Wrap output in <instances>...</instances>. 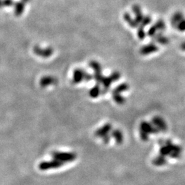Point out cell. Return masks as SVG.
Returning a JSON list of instances; mask_svg holds the SVG:
<instances>
[{
  "label": "cell",
  "instance_id": "obj_1",
  "mask_svg": "<svg viewBox=\"0 0 185 185\" xmlns=\"http://www.w3.org/2000/svg\"><path fill=\"white\" fill-rule=\"evenodd\" d=\"M159 130L154 126L146 121H143L140 126V136L143 141H147L149 139V134H157Z\"/></svg>",
  "mask_w": 185,
  "mask_h": 185
},
{
  "label": "cell",
  "instance_id": "obj_2",
  "mask_svg": "<svg viewBox=\"0 0 185 185\" xmlns=\"http://www.w3.org/2000/svg\"><path fill=\"white\" fill-rule=\"evenodd\" d=\"M52 156L55 160L60 161L62 163L64 162H71L75 160L76 158V155L74 153L56 152L53 153Z\"/></svg>",
  "mask_w": 185,
  "mask_h": 185
},
{
  "label": "cell",
  "instance_id": "obj_3",
  "mask_svg": "<svg viewBox=\"0 0 185 185\" xmlns=\"http://www.w3.org/2000/svg\"><path fill=\"white\" fill-rule=\"evenodd\" d=\"M34 52L39 56L43 58H48L52 55L54 50L52 47H47V48H41L39 46H35L34 47Z\"/></svg>",
  "mask_w": 185,
  "mask_h": 185
},
{
  "label": "cell",
  "instance_id": "obj_4",
  "mask_svg": "<svg viewBox=\"0 0 185 185\" xmlns=\"http://www.w3.org/2000/svg\"><path fill=\"white\" fill-rule=\"evenodd\" d=\"M63 163L60 161L57 160H54L52 161H48V162H43L39 165V168L41 170H47L49 169H54V168H58L62 166Z\"/></svg>",
  "mask_w": 185,
  "mask_h": 185
},
{
  "label": "cell",
  "instance_id": "obj_5",
  "mask_svg": "<svg viewBox=\"0 0 185 185\" xmlns=\"http://www.w3.org/2000/svg\"><path fill=\"white\" fill-rule=\"evenodd\" d=\"M152 121L154 125L156 126V128L159 131L165 132L167 130V125H166V122L163 118L160 117H156L153 119Z\"/></svg>",
  "mask_w": 185,
  "mask_h": 185
},
{
  "label": "cell",
  "instance_id": "obj_6",
  "mask_svg": "<svg viewBox=\"0 0 185 185\" xmlns=\"http://www.w3.org/2000/svg\"><path fill=\"white\" fill-rule=\"evenodd\" d=\"M158 50V47L154 43H150L147 45H145L141 47V50H140V53H141L142 55L146 56L147 54L157 52Z\"/></svg>",
  "mask_w": 185,
  "mask_h": 185
},
{
  "label": "cell",
  "instance_id": "obj_7",
  "mask_svg": "<svg viewBox=\"0 0 185 185\" xmlns=\"http://www.w3.org/2000/svg\"><path fill=\"white\" fill-rule=\"evenodd\" d=\"M86 72L83 70L78 69H76L74 71L73 73V82L74 83H80V82L84 80L85 78Z\"/></svg>",
  "mask_w": 185,
  "mask_h": 185
},
{
  "label": "cell",
  "instance_id": "obj_8",
  "mask_svg": "<svg viewBox=\"0 0 185 185\" xmlns=\"http://www.w3.org/2000/svg\"><path fill=\"white\" fill-rule=\"evenodd\" d=\"M133 10L134 15H135V17H136L135 19L134 20L136 21V22L138 23V24H140L143 19V17H144V16L143 15L141 7L138 6V5H134L133 7Z\"/></svg>",
  "mask_w": 185,
  "mask_h": 185
},
{
  "label": "cell",
  "instance_id": "obj_9",
  "mask_svg": "<svg viewBox=\"0 0 185 185\" xmlns=\"http://www.w3.org/2000/svg\"><path fill=\"white\" fill-rule=\"evenodd\" d=\"M25 2L23 1L22 2H17L14 4L15 5V15L17 17H19L20 15L23 14L25 10Z\"/></svg>",
  "mask_w": 185,
  "mask_h": 185
},
{
  "label": "cell",
  "instance_id": "obj_10",
  "mask_svg": "<svg viewBox=\"0 0 185 185\" xmlns=\"http://www.w3.org/2000/svg\"><path fill=\"white\" fill-rule=\"evenodd\" d=\"M111 128H112V126H111L110 124H106V125L103 126L102 128L97 130L96 131V135L103 138V137H104L105 136L107 135L108 133L110 130Z\"/></svg>",
  "mask_w": 185,
  "mask_h": 185
},
{
  "label": "cell",
  "instance_id": "obj_11",
  "mask_svg": "<svg viewBox=\"0 0 185 185\" xmlns=\"http://www.w3.org/2000/svg\"><path fill=\"white\" fill-rule=\"evenodd\" d=\"M153 37H154V38H153V40H154L156 43H160L161 45H167L169 43V41H170L167 37L163 35L161 32L160 33H157Z\"/></svg>",
  "mask_w": 185,
  "mask_h": 185
},
{
  "label": "cell",
  "instance_id": "obj_12",
  "mask_svg": "<svg viewBox=\"0 0 185 185\" xmlns=\"http://www.w3.org/2000/svg\"><path fill=\"white\" fill-rule=\"evenodd\" d=\"M184 17V15L182 14V12H176L175 14H174L172 17H171V25H172L174 28H176V26L177 25V24L183 19Z\"/></svg>",
  "mask_w": 185,
  "mask_h": 185
},
{
  "label": "cell",
  "instance_id": "obj_13",
  "mask_svg": "<svg viewBox=\"0 0 185 185\" xmlns=\"http://www.w3.org/2000/svg\"><path fill=\"white\" fill-rule=\"evenodd\" d=\"M56 82V79L55 78L52 77V76H45L41 78V86H49L50 84H54Z\"/></svg>",
  "mask_w": 185,
  "mask_h": 185
},
{
  "label": "cell",
  "instance_id": "obj_14",
  "mask_svg": "<svg viewBox=\"0 0 185 185\" xmlns=\"http://www.w3.org/2000/svg\"><path fill=\"white\" fill-rule=\"evenodd\" d=\"M123 17H124V19L126 20V22L128 23L132 28H138L139 24L136 22L135 20L133 19V18L131 17V16L130 15V14H128V13H125Z\"/></svg>",
  "mask_w": 185,
  "mask_h": 185
},
{
  "label": "cell",
  "instance_id": "obj_15",
  "mask_svg": "<svg viewBox=\"0 0 185 185\" xmlns=\"http://www.w3.org/2000/svg\"><path fill=\"white\" fill-rule=\"evenodd\" d=\"M166 163V160L164 156L159 155L156 158H155L153 160V164L156 166H163Z\"/></svg>",
  "mask_w": 185,
  "mask_h": 185
},
{
  "label": "cell",
  "instance_id": "obj_16",
  "mask_svg": "<svg viewBox=\"0 0 185 185\" xmlns=\"http://www.w3.org/2000/svg\"><path fill=\"white\" fill-rule=\"evenodd\" d=\"M113 136L115 139L116 141L118 144H121V143L123 142V134L120 130H115L113 133Z\"/></svg>",
  "mask_w": 185,
  "mask_h": 185
},
{
  "label": "cell",
  "instance_id": "obj_17",
  "mask_svg": "<svg viewBox=\"0 0 185 185\" xmlns=\"http://www.w3.org/2000/svg\"><path fill=\"white\" fill-rule=\"evenodd\" d=\"M160 155L164 156H170L171 153V150L168 146H166V145H164L160 148Z\"/></svg>",
  "mask_w": 185,
  "mask_h": 185
},
{
  "label": "cell",
  "instance_id": "obj_18",
  "mask_svg": "<svg viewBox=\"0 0 185 185\" xmlns=\"http://www.w3.org/2000/svg\"><path fill=\"white\" fill-rule=\"evenodd\" d=\"M154 25L156 27L157 30H159L160 32H162L163 30H165V28H166V25L165 22H164V21L160 19V20H158V22L155 23Z\"/></svg>",
  "mask_w": 185,
  "mask_h": 185
},
{
  "label": "cell",
  "instance_id": "obj_19",
  "mask_svg": "<svg viewBox=\"0 0 185 185\" xmlns=\"http://www.w3.org/2000/svg\"><path fill=\"white\" fill-rule=\"evenodd\" d=\"M100 93V89L99 86H96L90 91V96L92 97H97Z\"/></svg>",
  "mask_w": 185,
  "mask_h": 185
},
{
  "label": "cell",
  "instance_id": "obj_20",
  "mask_svg": "<svg viewBox=\"0 0 185 185\" xmlns=\"http://www.w3.org/2000/svg\"><path fill=\"white\" fill-rule=\"evenodd\" d=\"M90 67L95 71V72L97 71H102V67L98 62L96 61H91L90 62Z\"/></svg>",
  "mask_w": 185,
  "mask_h": 185
},
{
  "label": "cell",
  "instance_id": "obj_21",
  "mask_svg": "<svg viewBox=\"0 0 185 185\" xmlns=\"http://www.w3.org/2000/svg\"><path fill=\"white\" fill-rule=\"evenodd\" d=\"M127 89H128V85L127 84H122L121 85L119 86L117 89H116L113 92L114 93H120V92L126 91Z\"/></svg>",
  "mask_w": 185,
  "mask_h": 185
},
{
  "label": "cell",
  "instance_id": "obj_22",
  "mask_svg": "<svg viewBox=\"0 0 185 185\" xmlns=\"http://www.w3.org/2000/svg\"><path fill=\"white\" fill-rule=\"evenodd\" d=\"M152 22V18L151 17H150V16H145V17H143V19L141 22V25L142 27H145V26L147 25L148 24H150V23Z\"/></svg>",
  "mask_w": 185,
  "mask_h": 185
},
{
  "label": "cell",
  "instance_id": "obj_23",
  "mask_svg": "<svg viewBox=\"0 0 185 185\" xmlns=\"http://www.w3.org/2000/svg\"><path fill=\"white\" fill-rule=\"evenodd\" d=\"M113 98H114L116 102H117L118 104H123V103L125 102V99L120 96V93H114V92H113Z\"/></svg>",
  "mask_w": 185,
  "mask_h": 185
},
{
  "label": "cell",
  "instance_id": "obj_24",
  "mask_svg": "<svg viewBox=\"0 0 185 185\" xmlns=\"http://www.w3.org/2000/svg\"><path fill=\"white\" fill-rule=\"evenodd\" d=\"M176 28L178 29L179 31L180 32H184L185 31V18H184L183 19L180 21L177 25L176 26Z\"/></svg>",
  "mask_w": 185,
  "mask_h": 185
},
{
  "label": "cell",
  "instance_id": "obj_25",
  "mask_svg": "<svg viewBox=\"0 0 185 185\" xmlns=\"http://www.w3.org/2000/svg\"><path fill=\"white\" fill-rule=\"evenodd\" d=\"M138 36L139 38L141 39V40H143V39H145V36H146V34H145V30H144V28L142 27V26H139V29H138Z\"/></svg>",
  "mask_w": 185,
  "mask_h": 185
},
{
  "label": "cell",
  "instance_id": "obj_26",
  "mask_svg": "<svg viewBox=\"0 0 185 185\" xmlns=\"http://www.w3.org/2000/svg\"><path fill=\"white\" fill-rule=\"evenodd\" d=\"M157 31H158V30H157L156 27V26L154 25L149 29V30H148V32H147V34L150 36L153 37L157 34Z\"/></svg>",
  "mask_w": 185,
  "mask_h": 185
},
{
  "label": "cell",
  "instance_id": "obj_27",
  "mask_svg": "<svg viewBox=\"0 0 185 185\" xmlns=\"http://www.w3.org/2000/svg\"><path fill=\"white\" fill-rule=\"evenodd\" d=\"M14 5L13 0H2V6L10 7Z\"/></svg>",
  "mask_w": 185,
  "mask_h": 185
},
{
  "label": "cell",
  "instance_id": "obj_28",
  "mask_svg": "<svg viewBox=\"0 0 185 185\" xmlns=\"http://www.w3.org/2000/svg\"><path fill=\"white\" fill-rule=\"evenodd\" d=\"M181 156V153L180 152H172L170 154V156L171 158H178L180 157Z\"/></svg>",
  "mask_w": 185,
  "mask_h": 185
},
{
  "label": "cell",
  "instance_id": "obj_29",
  "mask_svg": "<svg viewBox=\"0 0 185 185\" xmlns=\"http://www.w3.org/2000/svg\"><path fill=\"white\" fill-rule=\"evenodd\" d=\"M180 47H181L182 50H183V51H185V42H184V43H182L181 44Z\"/></svg>",
  "mask_w": 185,
  "mask_h": 185
},
{
  "label": "cell",
  "instance_id": "obj_30",
  "mask_svg": "<svg viewBox=\"0 0 185 185\" xmlns=\"http://www.w3.org/2000/svg\"><path fill=\"white\" fill-rule=\"evenodd\" d=\"M23 2H25V3H27V2H29L30 1V0H22Z\"/></svg>",
  "mask_w": 185,
  "mask_h": 185
},
{
  "label": "cell",
  "instance_id": "obj_31",
  "mask_svg": "<svg viewBox=\"0 0 185 185\" xmlns=\"http://www.w3.org/2000/svg\"><path fill=\"white\" fill-rule=\"evenodd\" d=\"M2 7V0H0V8Z\"/></svg>",
  "mask_w": 185,
  "mask_h": 185
}]
</instances>
